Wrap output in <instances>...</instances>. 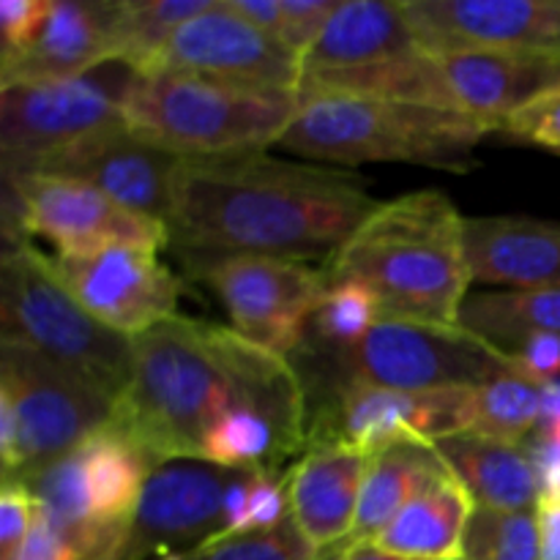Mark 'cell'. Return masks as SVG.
<instances>
[{"instance_id": "obj_2", "label": "cell", "mask_w": 560, "mask_h": 560, "mask_svg": "<svg viewBox=\"0 0 560 560\" xmlns=\"http://www.w3.org/2000/svg\"><path fill=\"white\" fill-rule=\"evenodd\" d=\"M266 410L310 427V399L290 359L233 328L170 317L135 339L131 383L113 424L153 459H200L228 416Z\"/></svg>"}, {"instance_id": "obj_38", "label": "cell", "mask_w": 560, "mask_h": 560, "mask_svg": "<svg viewBox=\"0 0 560 560\" xmlns=\"http://www.w3.org/2000/svg\"><path fill=\"white\" fill-rule=\"evenodd\" d=\"M0 560H77V552L71 547V541L63 536V530L38 506L31 534L25 536V541L11 556Z\"/></svg>"}, {"instance_id": "obj_32", "label": "cell", "mask_w": 560, "mask_h": 560, "mask_svg": "<svg viewBox=\"0 0 560 560\" xmlns=\"http://www.w3.org/2000/svg\"><path fill=\"white\" fill-rule=\"evenodd\" d=\"M202 552L208 560H320V550L301 534L293 514L277 528L222 536Z\"/></svg>"}, {"instance_id": "obj_21", "label": "cell", "mask_w": 560, "mask_h": 560, "mask_svg": "<svg viewBox=\"0 0 560 560\" xmlns=\"http://www.w3.org/2000/svg\"><path fill=\"white\" fill-rule=\"evenodd\" d=\"M459 107L495 131L509 115L560 82V60L506 49H457L435 55Z\"/></svg>"}, {"instance_id": "obj_12", "label": "cell", "mask_w": 560, "mask_h": 560, "mask_svg": "<svg viewBox=\"0 0 560 560\" xmlns=\"http://www.w3.org/2000/svg\"><path fill=\"white\" fill-rule=\"evenodd\" d=\"M241 474L191 457L153 465L115 560H167L222 539L224 495Z\"/></svg>"}, {"instance_id": "obj_19", "label": "cell", "mask_w": 560, "mask_h": 560, "mask_svg": "<svg viewBox=\"0 0 560 560\" xmlns=\"http://www.w3.org/2000/svg\"><path fill=\"white\" fill-rule=\"evenodd\" d=\"M370 459L348 443L315 438L288 470L290 514L320 556L353 530Z\"/></svg>"}, {"instance_id": "obj_33", "label": "cell", "mask_w": 560, "mask_h": 560, "mask_svg": "<svg viewBox=\"0 0 560 560\" xmlns=\"http://www.w3.org/2000/svg\"><path fill=\"white\" fill-rule=\"evenodd\" d=\"M509 137L560 153V82L509 115L503 129Z\"/></svg>"}, {"instance_id": "obj_26", "label": "cell", "mask_w": 560, "mask_h": 560, "mask_svg": "<svg viewBox=\"0 0 560 560\" xmlns=\"http://www.w3.org/2000/svg\"><path fill=\"white\" fill-rule=\"evenodd\" d=\"M80 457L93 520L104 528L129 525L156 463L115 424L88 438L80 446Z\"/></svg>"}, {"instance_id": "obj_34", "label": "cell", "mask_w": 560, "mask_h": 560, "mask_svg": "<svg viewBox=\"0 0 560 560\" xmlns=\"http://www.w3.org/2000/svg\"><path fill=\"white\" fill-rule=\"evenodd\" d=\"M36 498L22 481H3L0 490V558L11 556L36 523Z\"/></svg>"}, {"instance_id": "obj_7", "label": "cell", "mask_w": 560, "mask_h": 560, "mask_svg": "<svg viewBox=\"0 0 560 560\" xmlns=\"http://www.w3.org/2000/svg\"><path fill=\"white\" fill-rule=\"evenodd\" d=\"M0 339L38 350L115 402L131 383L135 339L98 323L60 282L49 257L22 238L5 244L0 266Z\"/></svg>"}, {"instance_id": "obj_8", "label": "cell", "mask_w": 560, "mask_h": 560, "mask_svg": "<svg viewBox=\"0 0 560 560\" xmlns=\"http://www.w3.org/2000/svg\"><path fill=\"white\" fill-rule=\"evenodd\" d=\"M113 397L14 339H0L3 481H27L115 419Z\"/></svg>"}, {"instance_id": "obj_30", "label": "cell", "mask_w": 560, "mask_h": 560, "mask_svg": "<svg viewBox=\"0 0 560 560\" xmlns=\"http://www.w3.org/2000/svg\"><path fill=\"white\" fill-rule=\"evenodd\" d=\"M463 560H541L536 512L476 506L465 528Z\"/></svg>"}, {"instance_id": "obj_24", "label": "cell", "mask_w": 560, "mask_h": 560, "mask_svg": "<svg viewBox=\"0 0 560 560\" xmlns=\"http://www.w3.org/2000/svg\"><path fill=\"white\" fill-rule=\"evenodd\" d=\"M448 474L452 470L438 454L435 443L402 441L377 452L366 468L353 530L342 545L323 552L320 558H337L355 547L372 545L419 492Z\"/></svg>"}, {"instance_id": "obj_27", "label": "cell", "mask_w": 560, "mask_h": 560, "mask_svg": "<svg viewBox=\"0 0 560 560\" xmlns=\"http://www.w3.org/2000/svg\"><path fill=\"white\" fill-rule=\"evenodd\" d=\"M459 326L514 355L530 337H560V288L556 290H481L465 299Z\"/></svg>"}, {"instance_id": "obj_37", "label": "cell", "mask_w": 560, "mask_h": 560, "mask_svg": "<svg viewBox=\"0 0 560 560\" xmlns=\"http://www.w3.org/2000/svg\"><path fill=\"white\" fill-rule=\"evenodd\" d=\"M49 3L52 0H0V36H3L0 55L16 52L36 36Z\"/></svg>"}, {"instance_id": "obj_20", "label": "cell", "mask_w": 560, "mask_h": 560, "mask_svg": "<svg viewBox=\"0 0 560 560\" xmlns=\"http://www.w3.org/2000/svg\"><path fill=\"white\" fill-rule=\"evenodd\" d=\"M470 279L503 290L560 288V222L534 217H468Z\"/></svg>"}, {"instance_id": "obj_13", "label": "cell", "mask_w": 560, "mask_h": 560, "mask_svg": "<svg viewBox=\"0 0 560 560\" xmlns=\"http://www.w3.org/2000/svg\"><path fill=\"white\" fill-rule=\"evenodd\" d=\"M474 421L476 388L405 394L355 386L310 408V441L326 438L375 457L394 443H435L470 432Z\"/></svg>"}, {"instance_id": "obj_15", "label": "cell", "mask_w": 560, "mask_h": 560, "mask_svg": "<svg viewBox=\"0 0 560 560\" xmlns=\"http://www.w3.org/2000/svg\"><path fill=\"white\" fill-rule=\"evenodd\" d=\"M69 293L113 331L137 339L178 315L180 284L156 252L113 246L88 257H49Z\"/></svg>"}, {"instance_id": "obj_14", "label": "cell", "mask_w": 560, "mask_h": 560, "mask_svg": "<svg viewBox=\"0 0 560 560\" xmlns=\"http://www.w3.org/2000/svg\"><path fill=\"white\" fill-rule=\"evenodd\" d=\"M148 71L206 77L260 91L299 93L301 85L299 55L257 31L230 0H213L202 14L180 25Z\"/></svg>"}, {"instance_id": "obj_42", "label": "cell", "mask_w": 560, "mask_h": 560, "mask_svg": "<svg viewBox=\"0 0 560 560\" xmlns=\"http://www.w3.org/2000/svg\"><path fill=\"white\" fill-rule=\"evenodd\" d=\"M536 517L541 534V560H560V490L539 498Z\"/></svg>"}, {"instance_id": "obj_16", "label": "cell", "mask_w": 560, "mask_h": 560, "mask_svg": "<svg viewBox=\"0 0 560 560\" xmlns=\"http://www.w3.org/2000/svg\"><path fill=\"white\" fill-rule=\"evenodd\" d=\"M180 156L142 140L129 124L96 131L16 175H63L167 228ZM3 175V178H16Z\"/></svg>"}, {"instance_id": "obj_17", "label": "cell", "mask_w": 560, "mask_h": 560, "mask_svg": "<svg viewBox=\"0 0 560 560\" xmlns=\"http://www.w3.org/2000/svg\"><path fill=\"white\" fill-rule=\"evenodd\" d=\"M432 55L506 49L560 60V0H402Z\"/></svg>"}, {"instance_id": "obj_28", "label": "cell", "mask_w": 560, "mask_h": 560, "mask_svg": "<svg viewBox=\"0 0 560 560\" xmlns=\"http://www.w3.org/2000/svg\"><path fill=\"white\" fill-rule=\"evenodd\" d=\"M213 0H120L115 27V60L148 71L170 38Z\"/></svg>"}, {"instance_id": "obj_31", "label": "cell", "mask_w": 560, "mask_h": 560, "mask_svg": "<svg viewBox=\"0 0 560 560\" xmlns=\"http://www.w3.org/2000/svg\"><path fill=\"white\" fill-rule=\"evenodd\" d=\"M377 323H381V304L372 290L359 282L328 284L310 320L306 342L339 348L361 339Z\"/></svg>"}, {"instance_id": "obj_35", "label": "cell", "mask_w": 560, "mask_h": 560, "mask_svg": "<svg viewBox=\"0 0 560 560\" xmlns=\"http://www.w3.org/2000/svg\"><path fill=\"white\" fill-rule=\"evenodd\" d=\"M290 517L288 474L257 470L249 485V520L252 530L277 528Z\"/></svg>"}, {"instance_id": "obj_43", "label": "cell", "mask_w": 560, "mask_h": 560, "mask_svg": "<svg viewBox=\"0 0 560 560\" xmlns=\"http://www.w3.org/2000/svg\"><path fill=\"white\" fill-rule=\"evenodd\" d=\"M560 419V381H552V383H545L541 386V424H547V421H556ZM536 427V430H539Z\"/></svg>"}, {"instance_id": "obj_25", "label": "cell", "mask_w": 560, "mask_h": 560, "mask_svg": "<svg viewBox=\"0 0 560 560\" xmlns=\"http://www.w3.org/2000/svg\"><path fill=\"white\" fill-rule=\"evenodd\" d=\"M476 503L454 474L413 498L372 547L410 560H463V541Z\"/></svg>"}, {"instance_id": "obj_10", "label": "cell", "mask_w": 560, "mask_h": 560, "mask_svg": "<svg viewBox=\"0 0 560 560\" xmlns=\"http://www.w3.org/2000/svg\"><path fill=\"white\" fill-rule=\"evenodd\" d=\"M5 180V238H47L58 257H88L113 246L159 252L167 228L104 191L63 175H16Z\"/></svg>"}, {"instance_id": "obj_40", "label": "cell", "mask_w": 560, "mask_h": 560, "mask_svg": "<svg viewBox=\"0 0 560 560\" xmlns=\"http://www.w3.org/2000/svg\"><path fill=\"white\" fill-rule=\"evenodd\" d=\"M230 5H233L246 22H252L257 31L277 38L279 44H284V36H288V20H284L282 0H230ZM284 47H288V44H284Z\"/></svg>"}, {"instance_id": "obj_41", "label": "cell", "mask_w": 560, "mask_h": 560, "mask_svg": "<svg viewBox=\"0 0 560 560\" xmlns=\"http://www.w3.org/2000/svg\"><path fill=\"white\" fill-rule=\"evenodd\" d=\"M255 474L246 470V474H241L238 479L228 487V495H224V525H228V534L224 536H235V534H246V530H252L249 485Z\"/></svg>"}, {"instance_id": "obj_22", "label": "cell", "mask_w": 560, "mask_h": 560, "mask_svg": "<svg viewBox=\"0 0 560 560\" xmlns=\"http://www.w3.org/2000/svg\"><path fill=\"white\" fill-rule=\"evenodd\" d=\"M421 47L402 0H342L328 25L301 58V80L366 69Z\"/></svg>"}, {"instance_id": "obj_36", "label": "cell", "mask_w": 560, "mask_h": 560, "mask_svg": "<svg viewBox=\"0 0 560 560\" xmlns=\"http://www.w3.org/2000/svg\"><path fill=\"white\" fill-rule=\"evenodd\" d=\"M342 0H282L284 20H288V36L284 44L293 49L299 58H304L328 25L334 11L339 9Z\"/></svg>"}, {"instance_id": "obj_9", "label": "cell", "mask_w": 560, "mask_h": 560, "mask_svg": "<svg viewBox=\"0 0 560 560\" xmlns=\"http://www.w3.org/2000/svg\"><path fill=\"white\" fill-rule=\"evenodd\" d=\"M135 77L129 63L109 60L71 80L0 88L3 175L22 173L96 131L126 124Z\"/></svg>"}, {"instance_id": "obj_5", "label": "cell", "mask_w": 560, "mask_h": 560, "mask_svg": "<svg viewBox=\"0 0 560 560\" xmlns=\"http://www.w3.org/2000/svg\"><path fill=\"white\" fill-rule=\"evenodd\" d=\"M492 131L485 120L459 109L359 96H310L301 98L299 115L279 148L328 167L402 162L463 175L479 167L476 148Z\"/></svg>"}, {"instance_id": "obj_29", "label": "cell", "mask_w": 560, "mask_h": 560, "mask_svg": "<svg viewBox=\"0 0 560 560\" xmlns=\"http://www.w3.org/2000/svg\"><path fill=\"white\" fill-rule=\"evenodd\" d=\"M539 421L541 383L525 375L523 366L476 388V421L470 432L503 443H528Z\"/></svg>"}, {"instance_id": "obj_45", "label": "cell", "mask_w": 560, "mask_h": 560, "mask_svg": "<svg viewBox=\"0 0 560 560\" xmlns=\"http://www.w3.org/2000/svg\"><path fill=\"white\" fill-rule=\"evenodd\" d=\"M167 560H208L206 552L197 550V552H189V556H178V558H167Z\"/></svg>"}, {"instance_id": "obj_18", "label": "cell", "mask_w": 560, "mask_h": 560, "mask_svg": "<svg viewBox=\"0 0 560 560\" xmlns=\"http://www.w3.org/2000/svg\"><path fill=\"white\" fill-rule=\"evenodd\" d=\"M120 0H52L36 36L0 55V88L71 80L115 60Z\"/></svg>"}, {"instance_id": "obj_11", "label": "cell", "mask_w": 560, "mask_h": 560, "mask_svg": "<svg viewBox=\"0 0 560 560\" xmlns=\"http://www.w3.org/2000/svg\"><path fill=\"white\" fill-rule=\"evenodd\" d=\"M191 279L217 295L235 334L282 359L301 348L328 288L323 268L282 257H230Z\"/></svg>"}, {"instance_id": "obj_23", "label": "cell", "mask_w": 560, "mask_h": 560, "mask_svg": "<svg viewBox=\"0 0 560 560\" xmlns=\"http://www.w3.org/2000/svg\"><path fill=\"white\" fill-rule=\"evenodd\" d=\"M438 454L476 506L498 512H536L541 479L528 443H503L479 432L435 441Z\"/></svg>"}, {"instance_id": "obj_4", "label": "cell", "mask_w": 560, "mask_h": 560, "mask_svg": "<svg viewBox=\"0 0 560 560\" xmlns=\"http://www.w3.org/2000/svg\"><path fill=\"white\" fill-rule=\"evenodd\" d=\"M290 364L304 383L310 408L355 386L405 394L479 388L503 372L520 370L517 359L468 328L410 320H381L339 348L304 339Z\"/></svg>"}, {"instance_id": "obj_3", "label": "cell", "mask_w": 560, "mask_h": 560, "mask_svg": "<svg viewBox=\"0 0 560 560\" xmlns=\"http://www.w3.org/2000/svg\"><path fill=\"white\" fill-rule=\"evenodd\" d=\"M326 284L359 282L381 304V320L459 326L470 295L465 217L446 191L419 189L381 202L323 262Z\"/></svg>"}, {"instance_id": "obj_39", "label": "cell", "mask_w": 560, "mask_h": 560, "mask_svg": "<svg viewBox=\"0 0 560 560\" xmlns=\"http://www.w3.org/2000/svg\"><path fill=\"white\" fill-rule=\"evenodd\" d=\"M528 377L536 383H552L560 381V337L556 334H541V337L525 339L512 355Z\"/></svg>"}, {"instance_id": "obj_44", "label": "cell", "mask_w": 560, "mask_h": 560, "mask_svg": "<svg viewBox=\"0 0 560 560\" xmlns=\"http://www.w3.org/2000/svg\"><path fill=\"white\" fill-rule=\"evenodd\" d=\"M320 560H410V558L386 556V552L375 550V547H372V545H364V547H355V550L345 552V556H337V558H320Z\"/></svg>"}, {"instance_id": "obj_1", "label": "cell", "mask_w": 560, "mask_h": 560, "mask_svg": "<svg viewBox=\"0 0 560 560\" xmlns=\"http://www.w3.org/2000/svg\"><path fill=\"white\" fill-rule=\"evenodd\" d=\"M364 178L266 151L180 159L170 249L189 277L230 257L328 262L377 211Z\"/></svg>"}, {"instance_id": "obj_6", "label": "cell", "mask_w": 560, "mask_h": 560, "mask_svg": "<svg viewBox=\"0 0 560 560\" xmlns=\"http://www.w3.org/2000/svg\"><path fill=\"white\" fill-rule=\"evenodd\" d=\"M295 91H260L173 71H137L126 124L180 159L235 156L279 145L299 115Z\"/></svg>"}]
</instances>
